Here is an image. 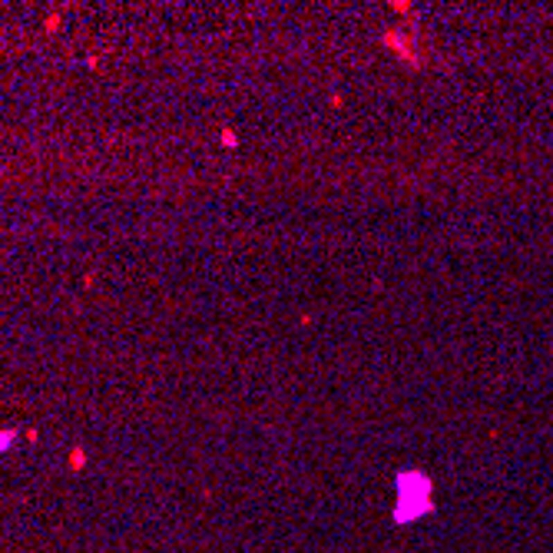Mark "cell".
Returning a JSON list of instances; mask_svg holds the SVG:
<instances>
[{"label": "cell", "instance_id": "obj_1", "mask_svg": "<svg viewBox=\"0 0 553 553\" xmlns=\"http://www.w3.org/2000/svg\"><path fill=\"white\" fill-rule=\"evenodd\" d=\"M394 523H411L434 510V484L424 471H401L394 477Z\"/></svg>", "mask_w": 553, "mask_h": 553}, {"label": "cell", "instance_id": "obj_2", "mask_svg": "<svg viewBox=\"0 0 553 553\" xmlns=\"http://www.w3.org/2000/svg\"><path fill=\"white\" fill-rule=\"evenodd\" d=\"M414 40L418 37H407L404 30H385V37H381V44L388 46L391 53H398L407 67H424V53L414 50Z\"/></svg>", "mask_w": 553, "mask_h": 553}, {"label": "cell", "instance_id": "obj_3", "mask_svg": "<svg viewBox=\"0 0 553 553\" xmlns=\"http://www.w3.org/2000/svg\"><path fill=\"white\" fill-rule=\"evenodd\" d=\"M219 139H222V146H229V150L236 146V133H232V130H222V133H219Z\"/></svg>", "mask_w": 553, "mask_h": 553}, {"label": "cell", "instance_id": "obj_4", "mask_svg": "<svg viewBox=\"0 0 553 553\" xmlns=\"http://www.w3.org/2000/svg\"><path fill=\"white\" fill-rule=\"evenodd\" d=\"M70 464H73V467H83V450H73V454H70Z\"/></svg>", "mask_w": 553, "mask_h": 553}, {"label": "cell", "instance_id": "obj_5", "mask_svg": "<svg viewBox=\"0 0 553 553\" xmlns=\"http://www.w3.org/2000/svg\"><path fill=\"white\" fill-rule=\"evenodd\" d=\"M14 441V431H0V448H7Z\"/></svg>", "mask_w": 553, "mask_h": 553}, {"label": "cell", "instance_id": "obj_6", "mask_svg": "<svg viewBox=\"0 0 553 553\" xmlns=\"http://www.w3.org/2000/svg\"><path fill=\"white\" fill-rule=\"evenodd\" d=\"M60 27V17H46V30H57Z\"/></svg>", "mask_w": 553, "mask_h": 553}]
</instances>
